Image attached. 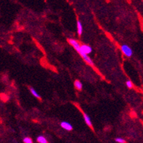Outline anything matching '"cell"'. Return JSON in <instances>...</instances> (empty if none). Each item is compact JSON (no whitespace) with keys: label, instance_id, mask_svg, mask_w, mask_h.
Here are the masks:
<instances>
[{"label":"cell","instance_id":"cell-1","mask_svg":"<svg viewBox=\"0 0 143 143\" xmlns=\"http://www.w3.org/2000/svg\"><path fill=\"white\" fill-rule=\"evenodd\" d=\"M120 49H121L122 53L124 54L125 56H126L127 57H131L132 54H133V51H132L131 48L130 47H129L128 45H121Z\"/></svg>","mask_w":143,"mask_h":143},{"label":"cell","instance_id":"cell-2","mask_svg":"<svg viewBox=\"0 0 143 143\" xmlns=\"http://www.w3.org/2000/svg\"><path fill=\"white\" fill-rule=\"evenodd\" d=\"M80 50L83 53L86 54H90L92 52V48L89 45H80Z\"/></svg>","mask_w":143,"mask_h":143},{"label":"cell","instance_id":"cell-3","mask_svg":"<svg viewBox=\"0 0 143 143\" xmlns=\"http://www.w3.org/2000/svg\"><path fill=\"white\" fill-rule=\"evenodd\" d=\"M61 126L64 129L66 130V131H72V129H73L72 126L69 123L66 122V121L61 122Z\"/></svg>","mask_w":143,"mask_h":143},{"label":"cell","instance_id":"cell-4","mask_svg":"<svg viewBox=\"0 0 143 143\" xmlns=\"http://www.w3.org/2000/svg\"><path fill=\"white\" fill-rule=\"evenodd\" d=\"M83 118H84V120H85V123L89 127L92 128V122H91V118H90L89 116H88L86 113H83Z\"/></svg>","mask_w":143,"mask_h":143},{"label":"cell","instance_id":"cell-5","mask_svg":"<svg viewBox=\"0 0 143 143\" xmlns=\"http://www.w3.org/2000/svg\"><path fill=\"white\" fill-rule=\"evenodd\" d=\"M77 29H78V35L80 36L82 34V33H83V26H82V24H81V22L78 20L77 21Z\"/></svg>","mask_w":143,"mask_h":143},{"label":"cell","instance_id":"cell-6","mask_svg":"<svg viewBox=\"0 0 143 143\" xmlns=\"http://www.w3.org/2000/svg\"><path fill=\"white\" fill-rule=\"evenodd\" d=\"M75 87L78 90H79V91H81L82 88H83V84H82V83L80 80H76L75 81Z\"/></svg>","mask_w":143,"mask_h":143},{"label":"cell","instance_id":"cell-7","mask_svg":"<svg viewBox=\"0 0 143 143\" xmlns=\"http://www.w3.org/2000/svg\"><path fill=\"white\" fill-rule=\"evenodd\" d=\"M29 90H30V92L31 93V94L34 96H35L36 98H37V99H41V96H40V94L37 92L36 90H34L33 88H31V87H30Z\"/></svg>","mask_w":143,"mask_h":143},{"label":"cell","instance_id":"cell-8","mask_svg":"<svg viewBox=\"0 0 143 143\" xmlns=\"http://www.w3.org/2000/svg\"><path fill=\"white\" fill-rule=\"evenodd\" d=\"M37 140L39 143H48L47 139H45V137H43V136H39L37 137Z\"/></svg>","mask_w":143,"mask_h":143},{"label":"cell","instance_id":"cell-9","mask_svg":"<svg viewBox=\"0 0 143 143\" xmlns=\"http://www.w3.org/2000/svg\"><path fill=\"white\" fill-rule=\"evenodd\" d=\"M126 84V86H127L129 88H133V85H133V83L131 82V80H127Z\"/></svg>","mask_w":143,"mask_h":143},{"label":"cell","instance_id":"cell-10","mask_svg":"<svg viewBox=\"0 0 143 143\" xmlns=\"http://www.w3.org/2000/svg\"><path fill=\"white\" fill-rule=\"evenodd\" d=\"M24 143H33L32 139L30 137H25L24 139Z\"/></svg>","mask_w":143,"mask_h":143},{"label":"cell","instance_id":"cell-11","mask_svg":"<svg viewBox=\"0 0 143 143\" xmlns=\"http://www.w3.org/2000/svg\"><path fill=\"white\" fill-rule=\"evenodd\" d=\"M115 141L118 143H126L125 139H122V138H120V137L116 138V139H115Z\"/></svg>","mask_w":143,"mask_h":143}]
</instances>
